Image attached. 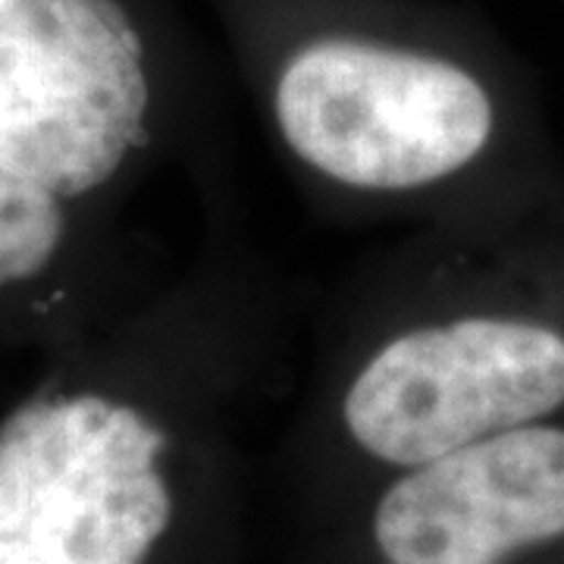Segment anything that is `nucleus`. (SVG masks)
I'll return each mask as SVG.
<instances>
[{"mask_svg": "<svg viewBox=\"0 0 564 564\" xmlns=\"http://www.w3.org/2000/svg\"><path fill=\"white\" fill-rule=\"evenodd\" d=\"M282 173L345 229L564 202V151L511 44L445 0H207Z\"/></svg>", "mask_w": 564, "mask_h": 564, "instance_id": "nucleus-1", "label": "nucleus"}, {"mask_svg": "<svg viewBox=\"0 0 564 564\" xmlns=\"http://www.w3.org/2000/svg\"><path fill=\"white\" fill-rule=\"evenodd\" d=\"M307 302L239 229L132 317L120 377L17 404L0 421V564H161L192 462L285 411Z\"/></svg>", "mask_w": 564, "mask_h": 564, "instance_id": "nucleus-2", "label": "nucleus"}, {"mask_svg": "<svg viewBox=\"0 0 564 564\" xmlns=\"http://www.w3.org/2000/svg\"><path fill=\"white\" fill-rule=\"evenodd\" d=\"M285 417L370 484L564 417V202L373 248L311 299Z\"/></svg>", "mask_w": 564, "mask_h": 564, "instance_id": "nucleus-3", "label": "nucleus"}, {"mask_svg": "<svg viewBox=\"0 0 564 564\" xmlns=\"http://www.w3.org/2000/svg\"><path fill=\"white\" fill-rule=\"evenodd\" d=\"M361 543L370 564L564 562V417L370 484Z\"/></svg>", "mask_w": 564, "mask_h": 564, "instance_id": "nucleus-4", "label": "nucleus"}]
</instances>
